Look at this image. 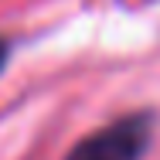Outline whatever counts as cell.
Instances as JSON below:
<instances>
[{
    "mask_svg": "<svg viewBox=\"0 0 160 160\" xmlns=\"http://www.w3.org/2000/svg\"><path fill=\"white\" fill-rule=\"evenodd\" d=\"M153 136V116L150 112H129L123 119L96 129L82 143L72 147L65 160H140Z\"/></svg>",
    "mask_w": 160,
    "mask_h": 160,
    "instance_id": "cell-1",
    "label": "cell"
},
{
    "mask_svg": "<svg viewBox=\"0 0 160 160\" xmlns=\"http://www.w3.org/2000/svg\"><path fill=\"white\" fill-rule=\"evenodd\" d=\"M7 55H10V48H7V41L0 38V72H3V65H7Z\"/></svg>",
    "mask_w": 160,
    "mask_h": 160,
    "instance_id": "cell-2",
    "label": "cell"
}]
</instances>
